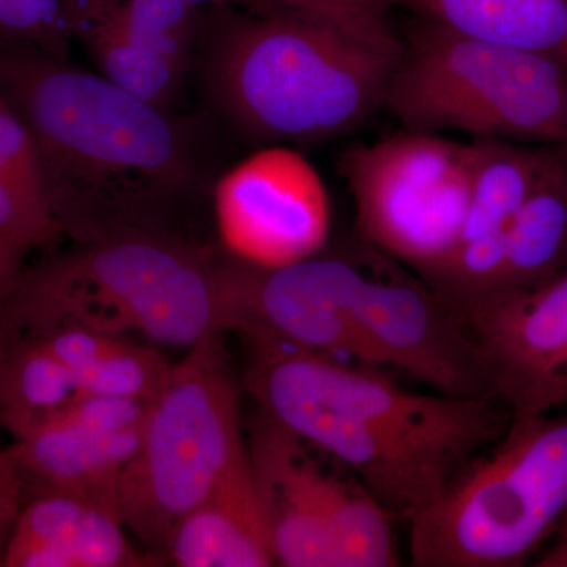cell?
Segmentation results:
<instances>
[{"instance_id": "cell-1", "label": "cell", "mask_w": 567, "mask_h": 567, "mask_svg": "<svg viewBox=\"0 0 567 567\" xmlns=\"http://www.w3.org/2000/svg\"><path fill=\"white\" fill-rule=\"evenodd\" d=\"M246 342V386L262 415L341 462L395 520L434 505L513 417L498 395L415 393L383 368Z\"/></svg>"}, {"instance_id": "cell-2", "label": "cell", "mask_w": 567, "mask_h": 567, "mask_svg": "<svg viewBox=\"0 0 567 567\" xmlns=\"http://www.w3.org/2000/svg\"><path fill=\"white\" fill-rule=\"evenodd\" d=\"M0 92L37 142L59 227L80 244L159 230L199 181L188 132L166 107L69 59L3 43Z\"/></svg>"}, {"instance_id": "cell-3", "label": "cell", "mask_w": 567, "mask_h": 567, "mask_svg": "<svg viewBox=\"0 0 567 567\" xmlns=\"http://www.w3.org/2000/svg\"><path fill=\"white\" fill-rule=\"evenodd\" d=\"M0 316L20 338L82 328L192 349L224 333L219 264L163 230L107 235L22 268Z\"/></svg>"}, {"instance_id": "cell-4", "label": "cell", "mask_w": 567, "mask_h": 567, "mask_svg": "<svg viewBox=\"0 0 567 567\" xmlns=\"http://www.w3.org/2000/svg\"><path fill=\"white\" fill-rule=\"evenodd\" d=\"M402 51L270 9L224 22L208 73L216 103L241 132L270 144H315L354 132L385 106Z\"/></svg>"}, {"instance_id": "cell-5", "label": "cell", "mask_w": 567, "mask_h": 567, "mask_svg": "<svg viewBox=\"0 0 567 567\" xmlns=\"http://www.w3.org/2000/svg\"><path fill=\"white\" fill-rule=\"evenodd\" d=\"M410 524L416 567H520L567 524V405L513 416Z\"/></svg>"}, {"instance_id": "cell-6", "label": "cell", "mask_w": 567, "mask_h": 567, "mask_svg": "<svg viewBox=\"0 0 567 567\" xmlns=\"http://www.w3.org/2000/svg\"><path fill=\"white\" fill-rule=\"evenodd\" d=\"M385 106L409 132L567 144V65L544 52L473 39L417 18Z\"/></svg>"}, {"instance_id": "cell-7", "label": "cell", "mask_w": 567, "mask_h": 567, "mask_svg": "<svg viewBox=\"0 0 567 567\" xmlns=\"http://www.w3.org/2000/svg\"><path fill=\"white\" fill-rule=\"evenodd\" d=\"M221 334L205 336L173 364L148 405L136 454L122 473L118 516L152 554H166L178 522L230 473L249 464Z\"/></svg>"}, {"instance_id": "cell-8", "label": "cell", "mask_w": 567, "mask_h": 567, "mask_svg": "<svg viewBox=\"0 0 567 567\" xmlns=\"http://www.w3.org/2000/svg\"><path fill=\"white\" fill-rule=\"evenodd\" d=\"M476 158V142L409 130L350 148L341 167L360 237L427 281L456 249Z\"/></svg>"}, {"instance_id": "cell-9", "label": "cell", "mask_w": 567, "mask_h": 567, "mask_svg": "<svg viewBox=\"0 0 567 567\" xmlns=\"http://www.w3.org/2000/svg\"><path fill=\"white\" fill-rule=\"evenodd\" d=\"M369 252L360 237L274 270L235 259L219 264L224 333L364 364L353 308Z\"/></svg>"}, {"instance_id": "cell-10", "label": "cell", "mask_w": 567, "mask_h": 567, "mask_svg": "<svg viewBox=\"0 0 567 567\" xmlns=\"http://www.w3.org/2000/svg\"><path fill=\"white\" fill-rule=\"evenodd\" d=\"M364 364L394 369L454 398L494 394L472 336L427 282L372 246L353 308Z\"/></svg>"}, {"instance_id": "cell-11", "label": "cell", "mask_w": 567, "mask_h": 567, "mask_svg": "<svg viewBox=\"0 0 567 567\" xmlns=\"http://www.w3.org/2000/svg\"><path fill=\"white\" fill-rule=\"evenodd\" d=\"M213 213L233 259L265 270L309 259L330 238L322 177L289 145H267L227 171L216 182Z\"/></svg>"}, {"instance_id": "cell-12", "label": "cell", "mask_w": 567, "mask_h": 567, "mask_svg": "<svg viewBox=\"0 0 567 567\" xmlns=\"http://www.w3.org/2000/svg\"><path fill=\"white\" fill-rule=\"evenodd\" d=\"M456 315L511 415H543L567 405V268Z\"/></svg>"}, {"instance_id": "cell-13", "label": "cell", "mask_w": 567, "mask_h": 567, "mask_svg": "<svg viewBox=\"0 0 567 567\" xmlns=\"http://www.w3.org/2000/svg\"><path fill=\"white\" fill-rule=\"evenodd\" d=\"M305 440L264 416L249 458L275 563L338 567L333 525L358 477L328 470L303 450Z\"/></svg>"}, {"instance_id": "cell-14", "label": "cell", "mask_w": 567, "mask_h": 567, "mask_svg": "<svg viewBox=\"0 0 567 567\" xmlns=\"http://www.w3.org/2000/svg\"><path fill=\"white\" fill-rule=\"evenodd\" d=\"M475 142V183L461 237L447 262L425 281L454 312L480 303L494 289L511 227L557 147Z\"/></svg>"}, {"instance_id": "cell-15", "label": "cell", "mask_w": 567, "mask_h": 567, "mask_svg": "<svg viewBox=\"0 0 567 567\" xmlns=\"http://www.w3.org/2000/svg\"><path fill=\"white\" fill-rule=\"evenodd\" d=\"M142 427L96 435L58 420L13 440L7 453L20 473L24 495L80 496L118 513V484L140 446Z\"/></svg>"}, {"instance_id": "cell-16", "label": "cell", "mask_w": 567, "mask_h": 567, "mask_svg": "<svg viewBox=\"0 0 567 567\" xmlns=\"http://www.w3.org/2000/svg\"><path fill=\"white\" fill-rule=\"evenodd\" d=\"M167 557L181 567H267L275 557L249 464L178 522Z\"/></svg>"}, {"instance_id": "cell-17", "label": "cell", "mask_w": 567, "mask_h": 567, "mask_svg": "<svg viewBox=\"0 0 567 567\" xmlns=\"http://www.w3.org/2000/svg\"><path fill=\"white\" fill-rule=\"evenodd\" d=\"M566 268L567 156L557 145L511 227L494 289L481 301L537 286Z\"/></svg>"}, {"instance_id": "cell-18", "label": "cell", "mask_w": 567, "mask_h": 567, "mask_svg": "<svg viewBox=\"0 0 567 567\" xmlns=\"http://www.w3.org/2000/svg\"><path fill=\"white\" fill-rule=\"evenodd\" d=\"M393 6L473 39L566 58L567 0H391Z\"/></svg>"}, {"instance_id": "cell-19", "label": "cell", "mask_w": 567, "mask_h": 567, "mask_svg": "<svg viewBox=\"0 0 567 567\" xmlns=\"http://www.w3.org/2000/svg\"><path fill=\"white\" fill-rule=\"evenodd\" d=\"M63 9L71 35L87 48L102 76L156 106L167 107L185 65L122 35L103 13L99 0H63Z\"/></svg>"}, {"instance_id": "cell-20", "label": "cell", "mask_w": 567, "mask_h": 567, "mask_svg": "<svg viewBox=\"0 0 567 567\" xmlns=\"http://www.w3.org/2000/svg\"><path fill=\"white\" fill-rule=\"evenodd\" d=\"M80 395L76 375L41 342L10 336L0 371V427L13 440L39 431Z\"/></svg>"}, {"instance_id": "cell-21", "label": "cell", "mask_w": 567, "mask_h": 567, "mask_svg": "<svg viewBox=\"0 0 567 567\" xmlns=\"http://www.w3.org/2000/svg\"><path fill=\"white\" fill-rule=\"evenodd\" d=\"M115 29L145 50L186 65L199 29V7L183 0H100Z\"/></svg>"}, {"instance_id": "cell-22", "label": "cell", "mask_w": 567, "mask_h": 567, "mask_svg": "<svg viewBox=\"0 0 567 567\" xmlns=\"http://www.w3.org/2000/svg\"><path fill=\"white\" fill-rule=\"evenodd\" d=\"M173 364L158 350L118 339L117 344L78 377L80 395L130 399L151 405Z\"/></svg>"}, {"instance_id": "cell-23", "label": "cell", "mask_w": 567, "mask_h": 567, "mask_svg": "<svg viewBox=\"0 0 567 567\" xmlns=\"http://www.w3.org/2000/svg\"><path fill=\"white\" fill-rule=\"evenodd\" d=\"M59 234L61 227L50 208L32 199L0 171V259L21 271L24 257Z\"/></svg>"}, {"instance_id": "cell-24", "label": "cell", "mask_w": 567, "mask_h": 567, "mask_svg": "<svg viewBox=\"0 0 567 567\" xmlns=\"http://www.w3.org/2000/svg\"><path fill=\"white\" fill-rule=\"evenodd\" d=\"M0 40L69 59L73 35L63 0H0Z\"/></svg>"}, {"instance_id": "cell-25", "label": "cell", "mask_w": 567, "mask_h": 567, "mask_svg": "<svg viewBox=\"0 0 567 567\" xmlns=\"http://www.w3.org/2000/svg\"><path fill=\"white\" fill-rule=\"evenodd\" d=\"M264 2L268 10L300 11L309 17L330 22L334 28L365 43L391 51L404 50V40L395 35L386 20L385 11L365 6L360 0H264Z\"/></svg>"}, {"instance_id": "cell-26", "label": "cell", "mask_w": 567, "mask_h": 567, "mask_svg": "<svg viewBox=\"0 0 567 567\" xmlns=\"http://www.w3.org/2000/svg\"><path fill=\"white\" fill-rule=\"evenodd\" d=\"M0 171L37 203L51 208L43 164L31 130L0 92ZM54 215V213H52Z\"/></svg>"}, {"instance_id": "cell-27", "label": "cell", "mask_w": 567, "mask_h": 567, "mask_svg": "<svg viewBox=\"0 0 567 567\" xmlns=\"http://www.w3.org/2000/svg\"><path fill=\"white\" fill-rule=\"evenodd\" d=\"M147 412L148 404L144 402L104 395H78L58 420L92 434L115 435L141 429Z\"/></svg>"}, {"instance_id": "cell-28", "label": "cell", "mask_w": 567, "mask_h": 567, "mask_svg": "<svg viewBox=\"0 0 567 567\" xmlns=\"http://www.w3.org/2000/svg\"><path fill=\"white\" fill-rule=\"evenodd\" d=\"M35 341L44 347L74 375L80 377L102 360L112 347L117 344V336L99 333V331L82 330V328H65L39 336Z\"/></svg>"}, {"instance_id": "cell-29", "label": "cell", "mask_w": 567, "mask_h": 567, "mask_svg": "<svg viewBox=\"0 0 567 567\" xmlns=\"http://www.w3.org/2000/svg\"><path fill=\"white\" fill-rule=\"evenodd\" d=\"M24 486L7 450L0 451V559L3 548L24 505Z\"/></svg>"}, {"instance_id": "cell-30", "label": "cell", "mask_w": 567, "mask_h": 567, "mask_svg": "<svg viewBox=\"0 0 567 567\" xmlns=\"http://www.w3.org/2000/svg\"><path fill=\"white\" fill-rule=\"evenodd\" d=\"M535 566L567 567V524L561 532L551 539L550 547L537 558Z\"/></svg>"}, {"instance_id": "cell-31", "label": "cell", "mask_w": 567, "mask_h": 567, "mask_svg": "<svg viewBox=\"0 0 567 567\" xmlns=\"http://www.w3.org/2000/svg\"><path fill=\"white\" fill-rule=\"evenodd\" d=\"M183 2L189 3V6L200 7L207 6H229V3H244V6L251 7L252 11H265L267 7H265L264 0H183Z\"/></svg>"}, {"instance_id": "cell-32", "label": "cell", "mask_w": 567, "mask_h": 567, "mask_svg": "<svg viewBox=\"0 0 567 567\" xmlns=\"http://www.w3.org/2000/svg\"><path fill=\"white\" fill-rule=\"evenodd\" d=\"M20 274V270L10 267L9 264L3 262V260L0 259V301H2V298L6 297L7 292H9L10 287L13 286L14 281H17Z\"/></svg>"}, {"instance_id": "cell-33", "label": "cell", "mask_w": 567, "mask_h": 567, "mask_svg": "<svg viewBox=\"0 0 567 567\" xmlns=\"http://www.w3.org/2000/svg\"><path fill=\"white\" fill-rule=\"evenodd\" d=\"M10 334L0 316V371H2L3 361H6L7 350H9Z\"/></svg>"}, {"instance_id": "cell-34", "label": "cell", "mask_w": 567, "mask_h": 567, "mask_svg": "<svg viewBox=\"0 0 567 567\" xmlns=\"http://www.w3.org/2000/svg\"><path fill=\"white\" fill-rule=\"evenodd\" d=\"M360 2H363L369 7H374L377 10L385 11V13L391 7V0H360Z\"/></svg>"}, {"instance_id": "cell-35", "label": "cell", "mask_w": 567, "mask_h": 567, "mask_svg": "<svg viewBox=\"0 0 567 567\" xmlns=\"http://www.w3.org/2000/svg\"><path fill=\"white\" fill-rule=\"evenodd\" d=\"M563 148H565L566 156H567V144L563 145Z\"/></svg>"}, {"instance_id": "cell-36", "label": "cell", "mask_w": 567, "mask_h": 567, "mask_svg": "<svg viewBox=\"0 0 567 567\" xmlns=\"http://www.w3.org/2000/svg\"><path fill=\"white\" fill-rule=\"evenodd\" d=\"M565 62H566V65H567V52H566V58H565Z\"/></svg>"}]
</instances>
